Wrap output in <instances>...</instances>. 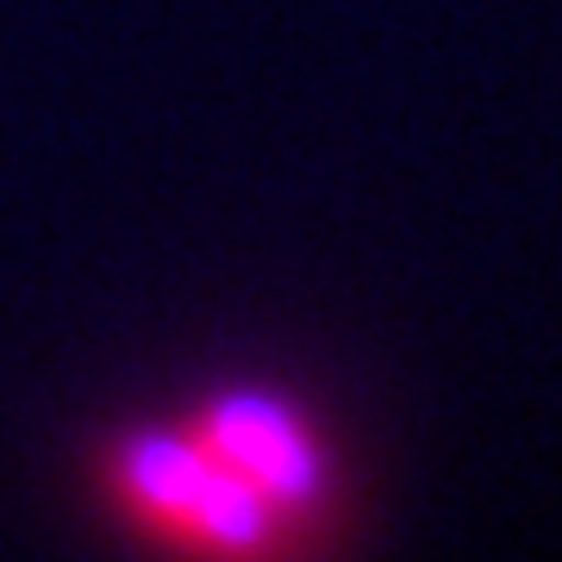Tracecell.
<instances>
[{
    "label": "cell",
    "mask_w": 562,
    "mask_h": 562,
    "mask_svg": "<svg viewBox=\"0 0 562 562\" xmlns=\"http://www.w3.org/2000/svg\"><path fill=\"white\" fill-rule=\"evenodd\" d=\"M181 425L301 538V550L338 538L344 462L306 401L269 382H220L181 406Z\"/></svg>",
    "instance_id": "2"
},
{
    "label": "cell",
    "mask_w": 562,
    "mask_h": 562,
    "mask_svg": "<svg viewBox=\"0 0 562 562\" xmlns=\"http://www.w3.org/2000/svg\"><path fill=\"white\" fill-rule=\"evenodd\" d=\"M88 475H94L101 513L113 525H125L138 543L181 550V557H244V562L306 557L301 538L181 425V413L113 425L94 443Z\"/></svg>",
    "instance_id": "1"
}]
</instances>
